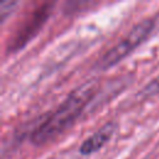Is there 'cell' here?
Masks as SVG:
<instances>
[{
    "label": "cell",
    "mask_w": 159,
    "mask_h": 159,
    "mask_svg": "<svg viewBox=\"0 0 159 159\" xmlns=\"http://www.w3.org/2000/svg\"><path fill=\"white\" fill-rule=\"evenodd\" d=\"M94 93L96 84L93 82H87L75 89L60 107L34 130L31 140L37 145L53 140L77 119Z\"/></svg>",
    "instance_id": "cell-1"
},
{
    "label": "cell",
    "mask_w": 159,
    "mask_h": 159,
    "mask_svg": "<svg viewBox=\"0 0 159 159\" xmlns=\"http://www.w3.org/2000/svg\"><path fill=\"white\" fill-rule=\"evenodd\" d=\"M158 92H159V77L155 78L150 84H148L144 88L143 94H145V96H153V94H155Z\"/></svg>",
    "instance_id": "cell-6"
},
{
    "label": "cell",
    "mask_w": 159,
    "mask_h": 159,
    "mask_svg": "<svg viewBox=\"0 0 159 159\" xmlns=\"http://www.w3.org/2000/svg\"><path fill=\"white\" fill-rule=\"evenodd\" d=\"M153 27H154V21L152 19H145L139 24H137L134 27H132L129 34L122 39V41L114 45L98 60L97 66L101 70H106L118 63L127 55H129L139 43L144 41V39L150 34Z\"/></svg>",
    "instance_id": "cell-2"
},
{
    "label": "cell",
    "mask_w": 159,
    "mask_h": 159,
    "mask_svg": "<svg viewBox=\"0 0 159 159\" xmlns=\"http://www.w3.org/2000/svg\"><path fill=\"white\" fill-rule=\"evenodd\" d=\"M17 5V1H11V0H1L0 1V17L1 21L6 19V16L14 10V7Z\"/></svg>",
    "instance_id": "cell-5"
},
{
    "label": "cell",
    "mask_w": 159,
    "mask_h": 159,
    "mask_svg": "<svg viewBox=\"0 0 159 159\" xmlns=\"http://www.w3.org/2000/svg\"><path fill=\"white\" fill-rule=\"evenodd\" d=\"M50 10H51V4L46 2V4H42L39 9H36L34 12L30 14V16L17 29L14 37L11 39V50L22 47L39 31V29L46 21V19L50 14Z\"/></svg>",
    "instance_id": "cell-3"
},
{
    "label": "cell",
    "mask_w": 159,
    "mask_h": 159,
    "mask_svg": "<svg viewBox=\"0 0 159 159\" xmlns=\"http://www.w3.org/2000/svg\"><path fill=\"white\" fill-rule=\"evenodd\" d=\"M114 129H116V122L106 123L96 133H93L89 138H87L82 143V145L80 147V152L83 155H88V154H92V153L97 152L98 149H101L109 140V138L114 133Z\"/></svg>",
    "instance_id": "cell-4"
}]
</instances>
